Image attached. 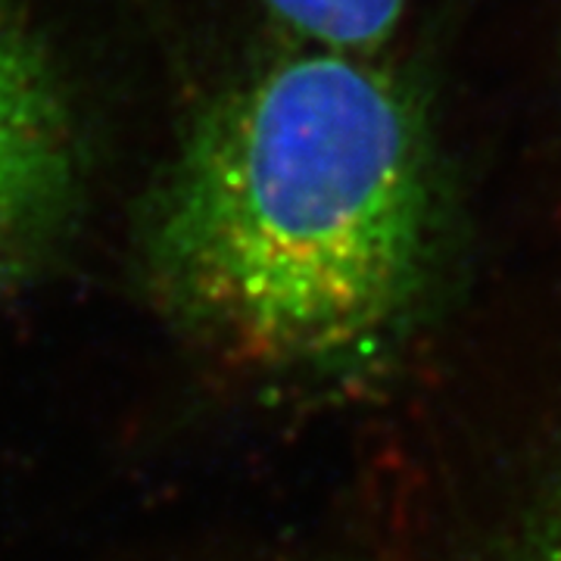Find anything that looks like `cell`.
<instances>
[{"label": "cell", "mask_w": 561, "mask_h": 561, "mask_svg": "<svg viewBox=\"0 0 561 561\" xmlns=\"http://www.w3.org/2000/svg\"><path fill=\"white\" fill-rule=\"evenodd\" d=\"M524 561H561V518L542 534Z\"/></svg>", "instance_id": "4"}, {"label": "cell", "mask_w": 561, "mask_h": 561, "mask_svg": "<svg viewBox=\"0 0 561 561\" xmlns=\"http://www.w3.org/2000/svg\"><path fill=\"white\" fill-rule=\"evenodd\" d=\"M437 181L419 103L359 54L290 57L221 94L147 228L165 309L260 368L362 362L427 275Z\"/></svg>", "instance_id": "1"}, {"label": "cell", "mask_w": 561, "mask_h": 561, "mask_svg": "<svg viewBox=\"0 0 561 561\" xmlns=\"http://www.w3.org/2000/svg\"><path fill=\"white\" fill-rule=\"evenodd\" d=\"M79 179V128L47 47L0 13V268L60 216Z\"/></svg>", "instance_id": "2"}, {"label": "cell", "mask_w": 561, "mask_h": 561, "mask_svg": "<svg viewBox=\"0 0 561 561\" xmlns=\"http://www.w3.org/2000/svg\"><path fill=\"white\" fill-rule=\"evenodd\" d=\"M321 50L368 54L397 32L405 0H260Z\"/></svg>", "instance_id": "3"}]
</instances>
